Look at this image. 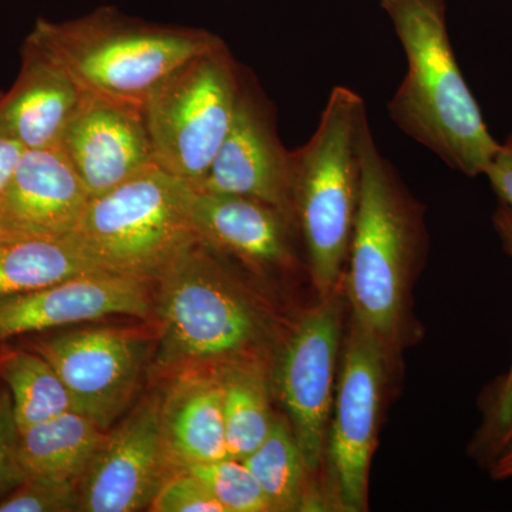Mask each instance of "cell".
<instances>
[{"label": "cell", "instance_id": "22", "mask_svg": "<svg viewBox=\"0 0 512 512\" xmlns=\"http://www.w3.org/2000/svg\"><path fill=\"white\" fill-rule=\"evenodd\" d=\"M0 382L12 397L19 431L74 410L53 366L32 349H0Z\"/></svg>", "mask_w": 512, "mask_h": 512}, {"label": "cell", "instance_id": "14", "mask_svg": "<svg viewBox=\"0 0 512 512\" xmlns=\"http://www.w3.org/2000/svg\"><path fill=\"white\" fill-rule=\"evenodd\" d=\"M147 281L101 272L37 291L0 296V345L16 336L90 322L106 316H150Z\"/></svg>", "mask_w": 512, "mask_h": 512}, {"label": "cell", "instance_id": "17", "mask_svg": "<svg viewBox=\"0 0 512 512\" xmlns=\"http://www.w3.org/2000/svg\"><path fill=\"white\" fill-rule=\"evenodd\" d=\"M83 94L59 64L26 42L18 79L0 96V130L25 150L59 146Z\"/></svg>", "mask_w": 512, "mask_h": 512}, {"label": "cell", "instance_id": "15", "mask_svg": "<svg viewBox=\"0 0 512 512\" xmlns=\"http://www.w3.org/2000/svg\"><path fill=\"white\" fill-rule=\"evenodd\" d=\"M188 215L198 241L254 271H291L295 221L284 211L241 195L188 188Z\"/></svg>", "mask_w": 512, "mask_h": 512}, {"label": "cell", "instance_id": "8", "mask_svg": "<svg viewBox=\"0 0 512 512\" xmlns=\"http://www.w3.org/2000/svg\"><path fill=\"white\" fill-rule=\"evenodd\" d=\"M390 370L382 343L350 316L348 338L326 440V487L332 507L363 512Z\"/></svg>", "mask_w": 512, "mask_h": 512}, {"label": "cell", "instance_id": "13", "mask_svg": "<svg viewBox=\"0 0 512 512\" xmlns=\"http://www.w3.org/2000/svg\"><path fill=\"white\" fill-rule=\"evenodd\" d=\"M90 198L154 163L143 109L84 93L59 143Z\"/></svg>", "mask_w": 512, "mask_h": 512}, {"label": "cell", "instance_id": "2", "mask_svg": "<svg viewBox=\"0 0 512 512\" xmlns=\"http://www.w3.org/2000/svg\"><path fill=\"white\" fill-rule=\"evenodd\" d=\"M424 247L423 211L370 127L362 146L359 208L343 274L350 316L382 343L393 370L410 339L414 275Z\"/></svg>", "mask_w": 512, "mask_h": 512}, {"label": "cell", "instance_id": "26", "mask_svg": "<svg viewBox=\"0 0 512 512\" xmlns=\"http://www.w3.org/2000/svg\"><path fill=\"white\" fill-rule=\"evenodd\" d=\"M79 483L67 478L26 477L0 500V512L79 511Z\"/></svg>", "mask_w": 512, "mask_h": 512}, {"label": "cell", "instance_id": "25", "mask_svg": "<svg viewBox=\"0 0 512 512\" xmlns=\"http://www.w3.org/2000/svg\"><path fill=\"white\" fill-rule=\"evenodd\" d=\"M178 468L200 478L225 512H271L258 481L242 460L228 457Z\"/></svg>", "mask_w": 512, "mask_h": 512}, {"label": "cell", "instance_id": "21", "mask_svg": "<svg viewBox=\"0 0 512 512\" xmlns=\"http://www.w3.org/2000/svg\"><path fill=\"white\" fill-rule=\"evenodd\" d=\"M242 461L258 481L269 510L323 511L329 507L325 495L313 484L315 473L306 463L286 417L276 416L264 443Z\"/></svg>", "mask_w": 512, "mask_h": 512}, {"label": "cell", "instance_id": "18", "mask_svg": "<svg viewBox=\"0 0 512 512\" xmlns=\"http://www.w3.org/2000/svg\"><path fill=\"white\" fill-rule=\"evenodd\" d=\"M161 427L175 468L228 458L220 375L197 369L180 377L163 397Z\"/></svg>", "mask_w": 512, "mask_h": 512}, {"label": "cell", "instance_id": "20", "mask_svg": "<svg viewBox=\"0 0 512 512\" xmlns=\"http://www.w3.org/2000/svg\"><path fill=\"white\" fill-rule=\"evenodd\" d=\"M104 436L90 417L74 410L60 414L19 431L20 467L25 477H59L80 483Z\"/></svg>", "mask_w": 512, "mask_h": 512}, {"label": "cell", "instance_id": "12", "mask_svg": "<svg viewBox=\"0 0 512 512\" xmlns=\"http://www.w3.org/2000/svg\"><path fill=\"white\" fill-rule=\"evenodd\" d=\"M192 188L254 198L295 221V151L282 146L265 104L242 80L227 137L208 173Z\"/></svg>", "mask_w": 512, "mask_h": 512}, {"label": "cell", "instance_id": "6", "mask_svg": "<svg viewBox=\"0 0 512 512\" xmlns=\"http://www.w3.org/2000/svg\"><path fill=\"white\" fill-rule=\"evenodd\" d=\"M188 188L151 163L90 198L72 237L106 271L157 281L175 256L198 241L188 215Z\"/></svg>", "mask_w": 512, "mask_h": 512}, {"label": "cell", "instance_id": "30", "mask_svg": "<svg viewBox=\"0 0 512 512\" xmlns=\"http://www.w3.org/2000/svg\"><path fill=\"white\" fill-rule=\"evenodd\" d=\"M25 151L18 141L13 140L5 131L0 130V194L15 173Z\"/></svg>", "mask_w": 512, "mask_h": 512}, {"label": "cell", "instance_id": "29", "mask_svg": "<svg viewBox=\"0 0 512 512\" xmlns=\"http://www.w3.org/2000/svg\"><path fill=\"white\" fill-rule=\"evenodd\" d=\"M484 177H487L500 202L512 211V130L504 143H500Z\"/></svg>", "mask_w": 512, "mask_h": 512}, {"label": "cell", "instance_id": "5", "mask_svg": "<svg viewBox=\"0 0 512 512\" xmlns=\"http://www.w3.org/2000/svg\"><path fill=\"white\" fill-rule=\"evenodd\" d=\"M365 100L336 86L318 128L295 151L293 214L305 249L306 271L318 298L340 288L359 208Z\"/></svg>", "mask_w": 512, "mask_h": 512}, {"label": "cell", "instance_id": "1", "mask_svg": "<svg viewBox=\"0 0 512 512\" xmlns=\"http://www.w3.org/2000/svg\"><path fill=\"white\" fill-rule=\"evenodd\" d=\"M157 282L158 366L215 372L259 367L271 377L299 315L281 318L261 293L201 241L175 256Z\"/></svg>", "mask_w": 512, "mask_h": 512}, {"label": "cell", "instance_id": "3", "mask_svg": "<svg viewBox=\"0 0 512 512\" xmlns=\"http://www.w3.org/2000/svg\"><path fill=\"white\" fill-rule=\"evenodd\" d=\"M380 6L407 60L406 76L387 103L390 119L458 173L484 175L500 143L458 66L446 0H382Z\"/></svg>", "mask_w": 512, "mask_h": 512}, {"label": "cell", "instance_id": "31", "mask_svg": "<svg viewBox=\"0 0 512 512\" xmlns=\"http://www.w3.org/2000/svg\"><path fill=\"white\" fill-rule=\"evenodd\" d=\"M491 477L494 480L503 481L511 480L512 478V448L504 453L503 456L498 457L497 460L491 464L490 468Z\"/></svg>", "mask_w": 512, "mask_h": 512}, {"label": "cell", "instance_id": "24", "mask_svg": "<svg viewBox=\"0 0 512 512\" xmlns=\"http://www.w3.org/2000/svg\"><path fill=\"white\" fill-rule=\"evenodd\" d=\"M493 222L504 251L512 261V211L503 202L495 210ZM481 412L483 421L468 453L481 466L490 468L498 457L512 448V365L483 393Z\"/></svg>", "mask_w": 512, "mask_h": 512}, {"label": "cell", "instance_id": "11", "mask_svg": "<svg viewBox=\"0 0 512 512\" xmlns=\"http://www.w3.org/2000/svg\"><path fill=\"white\" fill-rule=\"evenodd\" d=\"M163 397L138 404L103 443L79 483V511L134 512L150 507L170 458L161 427Z\"/></svg>", "mask_w": 512, "mask_h": 512}, {"label": "cell", "instance_id": "27", "mask_svg": "<svg viewBox=\"0 0 512 512\" xmlns=\"http://www.w3.org/2000/svg\"><path fill=\"white\" fill-rule=\"evenodd\" d=\"M148 510L154 512H225L207 485L184 468L165 478Z\"/></svg>", "mask_w": 512, "mask_h": 512}, {"label": "cell", "instance_id": "9", "mask_svg": "<svg viewBox=\"0 0 512 512\" xmlns=\"http://www.w3.org/2000/svg\"><path fill=\"white\" fill-rule=\"evenodd\" d=\"M348 308L340 285L301 313L271 373L293 437L315 474L325 464L343 320Z\"/></svg>", "mask_w": 512, "mask_h": 512}, {"label": "cell", "instance_id": "10", "mask_svg": "<svg viewBox=\"0 0 512 512\" xmlns=\"http://www.w3.org/2000/svg\"><path fill=\"white\" fill-rule=\"evenodd\" d=\"M45 357L72 397L74 412L106 431L119 419L143 375L150 342L126 329L90 328L29 342Z\"/></svg>", "mask_w": 512, "mask_h": 512}, {"label": "cell", "instance_id": "4", "mask_svg": "<svg viewBox=\"0 0 512 512\" xmlns=\"http://www.w3.org/2000/svg\"><path fill=\"white\" fill-rule=\"evenodd\" d=\"M26 42L59 64L84 93L143 109L165 77L222 40L207 30L151 25L100 8L64 22L39 19Z\"/></svg>", "mask_w": 512, "mask_h": 512}, {"label": "cell", "instance_id": "7", "mask_svg": "<svg viewBox=\"0 0 512 512\" xmlns=\"http://www.w3.org/2000/svg\"><path fill=\"white\" fill-rule=\"evenodd\" d=\"M239 92L241 77L224 42L165 77L143 106L154 163L197 187L231 128Z\"/></svg>", "mask_w": 512, "mask_h": 512}, {"label": "cell", "instance_id": "16", "mask_svg": "<svg viewBox=\"0 0 512 512\" xmlns=\"http://www.w3.org/2000/svg\"><path fill=\"white\" fill-rule=\"evenodd\" d=\"M90 194L59 146L26 150L0 194V232L69 235Z\"/></svg>", "mask_w": 512, "mask_h": 512}, {"label": "cell", "instance_id": "23", "mask_svg": "<svg viewBox=\"0 0 512 512\" xmlns=\"http://www.w3.org/2000/svg\"><path fill=\"white\" fill-rule=\"evenodd\" d=\"M224 392L228 456L244 460L264 443L274 426L269 373L259 367H229L217 372Z\"/></svg>", "mask_w": 512, "mask_h": 512}, {"label": "cell", "instance_id": "28", "mask_svg": "<svg viewBox=\"0 0 512 512\" xmlns=\"http://www.w3.org/2000/svg\"><path fill=\"white\" fill-rule=\"evenodd\" d=\"M18 446L19 427L13 413L12 397L3 384L0 386V500L26 478L20 467Z\"/></svg>", "mask_w": 512, "mask_h": 512}, {"label": "cell", "instance_id": "19", "mask_svg": "<svg viewBox=\"0 0 512 512\" xmlns=\"http://www.w3.org/2000/svg\"><path fill=\"white\" fill-rule=\"evenodd\" d=\"M101 272L109 271L94 262L76 244L72 234L0 232V296L37 291Z\"/></svg>", "mask_w": 512, "mask_h": 512}]
</instances>
